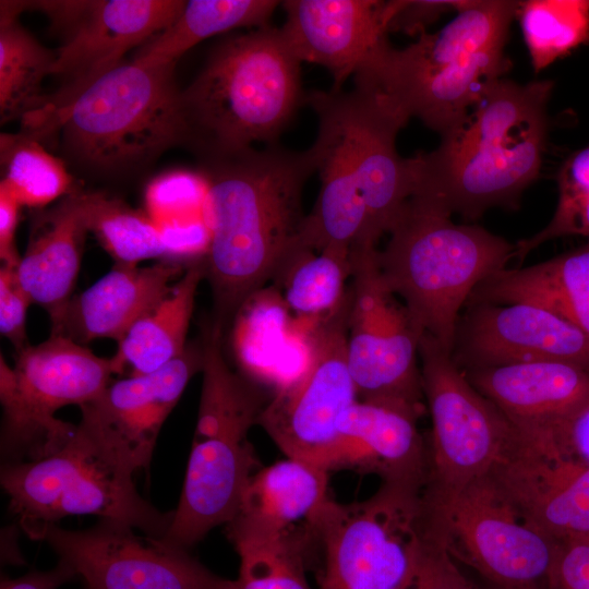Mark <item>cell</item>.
Masks as SVG:
<instances>
[{
	"instance_id": "37",
	"label": "cell",
	"mask_w": 589,
	"mask_h": 589,
	"mask_svg": "<svg viewBox=\"0 0 589 589\" xmlns=\"http://www.w3.org/2000/svg\"><path fill=\"white\" fill-rule=\"evenodd\" d=\"M558 200L549 224L514 244L513 259L522 261L542 243L565 236L589 240V146L573 153L557 173Z\"/></svg>"
},
{
	"instance_id": "41",
	"label": "cell",
	"mask_w": 589,
	"mask_h": 589,
	"mask_svg": "<svg viewBox=\"0 0 589 589\" xmlns=\"http://www.w3.org/2000/svg\"><path fill=\"white\" fill-rule=\"evenodd\" d=\"M16 267L1 265L0 268V332L16 349L26 346V311L32 304L19 284Z\"/></svg>"
},
{
	"instance_id": "11",
	"label": "cell",
	"mask_w": 589,
	"mask_h": 589,
	"mask_svg": "<svg viewBox=\"0 0 589 589\" xmlns=\"http://www.w3.org/2000/svg\"><path fill=\"white\" fill-rule=\"evenodd\" d=\"M419 358L432 421L422 505L431 507L488 476L516 430L471 384L450 352L424 333Z\"/></svg>"
},
{
	"instance_id": "9",
	"label": "cell",
	"mask_w": 589,
	"mask_h": 589,
	"mask_svg": "<svg viewBox=\"0 0 589 589\" xmlns=\"http://www.w3.org/2000/svg\"><path fill=\"white\" fill-rule=\"evenodd\" d=\"M111 374L110 358L61 335L26 346L17 352L14 368L1 354V452L7 462L36 460L67 444L76 425L56 419V411L94 400L110 384Z\"/></svg>"
},
{
	"instance_id": "30",
	"label": "cell",
	"mask_w": 589,
	"mask_h": 589,
	"mask_svg": "<svg viewBox=\"0 0 589 589\" xmlns=\"http://www.w3.org/2000/svg\"><path fill=\"white\" fill-rule=\"evenodd\" d=\"M0 120L21 121L40 110L49 94L43 81L50 75L56 51L43 46L19 21L16 1L0 2Z\"/></svg>"
},
{
	"instance_id": "10",
	"label": "cell",
	"mask_w": 589,
	"mask_h": 589,
	"mask_svg": "<svg viewBox=\"0 0 589 589\" xmlns=\"http://www.w3.org/2000/svg\"><path fill=\"white\" fill-rule=\"evenodd\" d=\"M422 515L423 534L492 586L548 589L558 541L534 526L490 474L423 507Z\"/></svg>"
},
{
	"instance_id": "31",
	"label": "cell",
	"mask_w": 589,
	"mask_h": 589,
	"mask_svg": "<svg viewBox=\"0 0 589 589\" xmlns=\"http://www.w3.org/2000/svg\"><path fill=\"white\" fill-rule=\"evenodd\" d=\"M281 1L275 0H190L175 21L137 50L134 59L158 64L178 60L202 40L242 27L260 28Z\"/></svg>"
},
{
	"instance_id": "7",
	"label": "cell",
	"mask_w": 589,
	"mask_h": 589,
	"mask_svg": "<svg viewBox=\"0 0 589 589\" xmlns=\"http://www.w3.org/2000/svg\"><path fill=\"white\" fill-rule=\"evenodd\" d=\"M422 489L383 482L362 502L329 498L309 526L320 589H400L423 540Z\"/></svg>"
},
{
	"instance_id": "27",
	"label": "cell",
	"mask_w": 589,
	"mask_h": 589,
	"mask_svg": "<svg viewBox=\"0 0 589 589\" xmlns=\"http://www.w3.org/2000/svg\"><path fill=\"white\" fill-rule=\"evenodd\" d=\"M82 190L35 212L28 243L15 268L32 303L56 325L73 297L87 232Z\"/></svg>"
},
{
	"instance_id": "16",
	"label": "cell",
	"mask_w": 589,
	"mask_h": 589,
	"mask_svg": "<svg viewBox=\"0 0 589 589\" xmlns=\"http://www.w3.org/2000/svg\"><path fill=\"white\" fill-rule=\"evenodd\" d=\"M202 366V344L191 345L153 373L110 383L80 407L77 432L104 459L133 476L149 465L165 420Z\"/></svg>"
},
{
	"instance_id": "4",
	"label": "cell",
	"mask_w": 589,
	"mask_h": 589,
	"mask_svg": "<svg viewBox=\"0 0 589 589\" xmlns=\"http://www.w3.org/2000/svg\"><path fill=\"white\" fill-rule=\"evenodd\" d=\"M300 69L280 27L218 43L180 91L183 145L206 161L273 144L304 103Z\"/></svg>"
},
{
	"instance_id": "47",
	"label": "cell",
	"mask_w": 589,
	"mask_h": 589,
	"mask_svg": "<svg viewBox=\"0 0 589 589\" xmlns=\"http://www.w3.org/2000/svg\"><path fill=\"white\" fill-rule=\"evenodd\" d=\"M485 589H503V588L495 587V586H492V585H491L490 587H488V588H485Z\"/></svg>"
},
{
	"instance_id": "3",
	"label": "cell",
	"mask_w": 589,
	"mask_h": 589,
	"mask_svg": "<svg viewBox=\"0 0 589 589\" xmlns=\"http://www.w3.org/2000/svg\"><path fill=\"white\" fill-rule=\"evenodd\" d=\"M519 1H472L434 34L405 48L386 44L354 75L408 120L420 119L442 139L469 120L484 84L510 68L505 45Z\"/></svg>"
},
{
	"instance_id": "5",
	"label": "cell",
	"mask_w": 589,
	"mask_h": 589,
	"mask_svg": "<svg viewBox=\"0 0 589 589\" xmlns=\"http://www.w3.org/2000/svg\"><path fill=\"white\" fill-rule=\"evenodd\" d=\"M175 68L134 58L122 62L32 137L43 143L58 135L65 160L86 175L120 178L143 171L184 144Z\"/></svg>"
},
{
	"instance_id": "22",
	"label": "cell",
	"mask_w": 589,
	"mask_h": 589,
	"mask_svg": "<svg viewBox=\"0 0 589 589\" xmlns=\"http://www.w3.org/2000/svg\"><path fill=\"white\" fill-rule=\"evenodd\" d=\"M345 99L353 169L368 214L365 245L376 247L416 191L412 158H402L396 149L397 134L408 119L364 87L354 85Z\"/></svg>"
},
{
	"instance_id": "17",
	"label": "cell",
	"mask_w": 589,
	"mask_h": 589,
	"mask_svg": "<svg viewBox=\"0 0 589 589\" xmlns=\"http://www.w3.org/2000/svg\"><path fill=\"white\" fill-rule=\"evenodd\" d=\"M489 474L554 540L589 537V462L557 440L516 430Z\"/></svg>"
},
{
	"instance_id": "29",
	"label": "cell",
	"mask_w": 589,
	"mask_h": 589,
	"mask_svg": "<svg viewBox=\"0 0 589 589\" xmlns=\"http://www.w3.org/2000/svg\"><path fill=\"white\" fill-rule=\"evenodd\" d=\"M205 278L204 261L188 265L171 290L140 317L118 342L110 358L113 373L130 368V376L153 373L187 349V334L193 313L196 290Z\"/></svg>"
},
{
	"instance_id": "6",
	"label": "cell",
	"mask_w": 589,
	"mask_h": 589,
	"mask_svg": "<svg viewBox=\"0 0 589 589\" xmlns=\"http://www.w3.org/2000/svg\"><path fill=\"white\" fill-rule=\"evenodd\" d=\"M428 197L412 196L376 263L386 286L422 333L452 352L461 309L488 277L506 268L514 244L477 225L456 224Z\"/></svg>"
},
{
	"instance_id": "32",
	"label": "cell",
	"mask_w": 589,
	"mask_h": 589,
	"mask_svg": "<svg viewBox=\"0 0 589 589\" xmlns=\"http://www.w3.org/2000/svg\"><path fill=\"white\" fill-rule=\"evenodd\" d=\"M351 277V248L314 251L299 242L284 260L279 280L283 302L300 322H314L334 313L346 300Z\"/></svg>"
},
{
	"instance_id": "46",
	"label": "cell",
	"mask_w": 589,
	"mask_h": 589,
	"mask_svg": "<svg viewBox=\"0 0 589 589\" xmlns=\"http://www.w3.org/2000/svg\"><path fill=\"white\" fill-rule=\"evenodd\" d=\"M558 440L567 450L589 462V405L563 428Z\"/></svg>"
},
{
	"instance_id": "8",
	"label": "cell",
	"mask_w": 589,
	"mask_h": 589,
	"mask_svg": "<svg viewBox=\"0 0 589 589\" xmlns=\"http://www.w3.org/2000/svg\"><path fill=\"white\" fill-rule=\"evenodd\" d=\"M1 485L24 532L43 540L63 517L95 515L164 538L172 520L136 491L132 474L104 459L77 432L57 452L36 460L5 462Z\"/></svg>"
},
{
	"instance_id": "15",
	"label": "cell",
	"mask_w": 589,
	"mask_h": 589,
	"mask_svg": "<svg viewBox=\"0 0 589 589\" xmlns=\"http://www.w3.org/2000/svg\"><path fill=\"white\" fill-rule=\"evenodd\" d=\"M133 527L100 520L86 530L50 526L44 539L86 589H240L213 574L187 549Z\"/></svg>"
},
{
	"instance_id": "38",
	"label": "cell",
	"mask_w": 589,
	"mask_h": 589,
	"mask_svg": "<svg viewBox=\"0 0 589 589\" xmlns=\"http://www.w3.org/2000/svg\"><path fill=\"white\" fill-rule=\"evenodd\" d=\"M206 194L207 181L201 169L170 170L147 184L145 212L157 225L203 216Z\"/></svg>"
},
{
	"instance_id": "33",
	"label": "cell",
	"mask_w": 589,
	"mask_h": 589,
	"mask_svg": "<svg viewBox=\"0 0 589 589\" xmlns=\"http://www.w3.org/2000/svg\"><path fill=\"white\" fill-rule=\"evenodd\" d=\"M1 181L20 204L35 211L73 194L80 189L62 158L50 154L24 132L0 136Z\"/></svg>"
},
{
	"instance_id": "40",
	"label": "cell",
	"mask_w": 589,
	"mask_h": 589,
	"mask_svg": "<svg viewBox=\"0 0 589 589\" xmlns=\"http://www.w3.org/2000/svg\"><path fill=\"white\" fill-rule=\"evenodd\" d=\"M164 248L163 261L189 264L205 257L211 242L209 229L203 216L172 220L158 225Z\"/></svg>"
},
{
	"instance_id": "25",
	"label": "cell",
	"mask_w": 589,
	"mask_h": 589,
	"mask_svg": "<svg viewBox=\"0 0 589 589\" xmlns=\"http://www.w3.org/2000/svg\"><path fill=\"white\" fill-rule=\"evenodd\" d=\"M329 470L321 464L287 457L255 472L228 524L236 545L304 532L327 494Z\"/></svg>"
},
{
	"instance_id": "13",
	"label": "cell",
	"mask_w": 589,
	"mask_h": 589,
	"mask_svg": "<svg viewBox=\"0 0 589 589\" xmlns=\"http://www.w3.org/2000/svg\"><path fill=\"white\" fill-rule=\"evenodd\" d=\"M350 292L330 315L300 324L306 342L301 372L275 390L257 423L287 457L326 464L338 441V422L358 398L346 346ZM327 468V467H326Z\"/></svg>"
},
{
	"instance_id": "19",
	"label": "cell",
	"mask_w": 589,
	"mask_h": 589,
	"mask_svg": "<svg viewBox=\"0 0 589 589\" xmlns=\"http://www.w3.org/2000/svg\"><path fill=\"white\" fill-rule=\"evenodd\" d=\"M304 103L318 121L310 149L321 185L311 213L305 215L299 243L314 251L365 245L368 214L352 164L345 92H310Z\"/></svg>"
},
{
	"instance_id": "2",
	"label": "cell",
	"mask_w": 589,
	"mask_h": 589,
	"mask_svg": "<svg viewBox=\"0 0 589 589\" xmlns=\"http://www.w3.org/2000/svg\"><path fill=\"white\" fill-rule=\"evenodd\" d=\"M552 88L549 80L484 84L468 122L433 152L412 157L413 195L468 220L492 207L515 206L540 173Z\"/></svg>"
},
{
	"instance_id": "18",
	"label": "cell",
	"mask_w": 589,
	"mask_h": 589,
	"mask_svg": "<svg viewBox=\"0 0 589 589\" xmlns=\"http://www.w3.org/2000/svg\"><path fill=\"white\" fill-rule=\"evenodd\" d=\"M450 356L465 371L558 361L589 373V336L536 304L469 303L459 317Z\"/></svg>"
},
{
	"instance_id": "36",
	"label": "cell",
	"mask_w": 589,
	"mask_h": 589,
	"mask_svg": "<svg viewBox=\"0 0 589 589\" xmlns=\"http://www.w3.org/2000/svg\"><path fill=\"white\" fill-rule=\"evenodd\" d=\"M235 548L240 557V589H311L305 575L309 530Z\"/></svg>"
},
{
	"instance_id": "21",
	"label": "cell",
	"mask_w": 589,
	"mask_h": 589,
	"mask_svg": "<svg viewBox=\"0 0 589 589\" xmlns=\"http://www.w3.org/2000/svg\"><path fill=\"white\" fill-rule=\"evenodd\" d=\"M248 432L196 425L180 501L164 537L167 542L188 550L211 529L233 519L259 465Z\"/></svg>"
},
{
	"instance_id": "28",
	"label": "cell",
	"mask_w": 589,
	"mask_h": 589,
	"mask_svg": "<svg viewBox=\"0 0 589 589\" xmlns=\"http://www.w3.org/2000/svg\"><path fill=\"white\" fill-rule=\"evenodd\" d=\"M514 302L548 309L589 336V240L544 262L493 274L467 304Z\"/></svg>"
},
{
	"instance_id": "12",
	"label": "cell",
	"mask_w": 589,
	"mask_h": 589,
	"mask_svg": "<svg viewBox=\"0 0 589 589\" xmlns=\"http://www.w3.org/2000/svg\"><path fill=\"white\" fill-rule=\"evenodd\" d=\"M182 0L22 1L24 10L46 13L64 33L50 75L59 87L45 108L23 119L22 132L33 136L81 93L122 63L123 56L167 28L179 15Z\"/></svg>"
},
{
	"instance_id": "45",
	"label": "cell",
	"mask_w": 589,
	"mask_h": 589,
	"mask_svg": "<svg viewBox=\"0 0 589 589\" xmlns=\"http://www.w3.org/2000/svg\"><path fill=\"white\" fill-rule=\"evenodd\" d=\"M74 570L62 561L49 570H33L17 578L2 577L0 589H58L75 577Z\"/></svg>"
},
{
	"instance_id": "24",
	"label": "cell",
	"mask_w": 589,
	"mask_h": 589,
	"mask_svg": "<svg viewBox=\"0 0 589 589\" xmlns=\"http://www.w3.org/2000/svg\"><path fill=\"white\" fill-rule=\"evenodd\" d=\"M422 409L400 401L358 399L339 419L327 469L375 473L383 482L423 486L426 448L418 430Z\"/></svg>"
},
{
	"instance_id": "42",
	"label": "cell",
	"mask_w": 589,
	"mask_h": 589,
	"mask_svg": "<svg viewBox=\"0 0 589 589\" xmlns=\"http://www.w3.org/2000/svg\"><path fill=\"white\" fill-rule=\"evenodd\" d=\"M548 589H589V537L558 541Z\"/></svg>"
},
{
	"instance_id": "35",
	"label": "cell",
	"mask_w": 589,
	"mask_h": 589,
	"mask_svg": "<svg viewBox=\"0 0 589 589\" xmlns=\"http://www.w3.org/2000/svg\"><path fill=\"white\" fill-rule=\"evenodd\" d=\"M517 16L534 72L589 40V0L519 1Z\"/></svg>"
},
{
	"instance_id": "34",
	"label": "cell",
	"mask_w": 589,
	"mask_h": 589,
	"mask_svg": "<svg viewBox=\"0 0 589 589\" xmlns=\"http://www.w3.org/2000/svg\"><path fill=\"white\" fill-rule=\"evenodd\" d=\"M88 230L116 264L164 259L158 225L144 211L104 192H81Z\"/></svg>"
},
{
	"instance_id": "23",
	"label": "cell",
	"mask_w": 589,
	"mask_h": 589,
	"mask_svg": "<svg viewBox=\"0 0 589 589\" xmlns=\"http://www.w3.org/2000/svg\"><path fill=\"white\" fill-rule=\"evenodd\" d=\"M465 372L471 384L525 434L557 440L563 428L589 405V373L569 363L534 361Z\"/></svg>"
},
{
	"instance_id": "1",
	"label": "cell",
	"mask_w": 589,
	"mask_h": 589,
	"mask_svg": "<svg viewBox=\"0 0 589 589\" xmlns=\"http://www.w3.org/2000/svg\"><path fill=\"white\" fill-rule=\"evenodd\" d=\"M207 181L203 218L211 242L203 259L223 330L240 308L274 279L299 241L302 193L315 172L311 149L275 144L201 161Z\"/></svg>"
},
{
	"instance_id": "44",
	"label": "cell",
	"mask_w": 589,
	"mask_h": 589,
	"mask_svg": "<svg viewBox=\"0 0 589 589\" xmlns=\"http://www.w3.org/2000/svg\"><path fill=\"white\" fill-rule=\"evenodd\" d=\"M21 204L0 187V259L5 266L17 267L21 256L15 244Z\"/></svg>"
},
{
	"instance_id": "20",
	"label": "cell",
	"mask_w": 589,
	"mask_h": 589,
	"mask_svg": "<svg viewBox=\"0 0 589 589\" xmlns=\"http://www.w3.org/2000/svg\"><path fill=\"white\" fill-rule=\"evenodd\" d=\"M402 0H286L284 38L302 62L327 69L334 89L388 44L389 23Z\"/></svg>"
},
{
	"instance_id": "43",
	"label": "cell",
	"mask_w": 589,
	"mask_h": 589,
	"mask_svg": "<svg viewBox=\"0 0 589 589\" xmlns=\"http://www.w3.org/2000/svg\"><path fill=\"white\" fill-rule=\"evenodd\" d=\"M469 3V0L432 1L402 0L399 10L392 19L388 32L420 36L425 28L435 22L443 13L458 12Z\"/></svg>"
},
{
	"instance_id": "26",
	"label": "cell",
	"mask_w": 589,
	"mask_h": 589,
	"mask_svg": "<svg viewBox=\"0 0 589 589\" xmlns=\"http://www.w3.org/2000/svg\"><path fill=\"white\" fill-rule=\"evenodd\" d=\"M182 264L161 261L153 266L116 264L89 288L73 296L51 335L81 345L100 338L119 342L131 326L172 288Z\"/></svg>"
},
{
	"instance_id": "39",
	"label": "cell",
	"mask_w": 589,
	"mask_h": 589,
	"mask_svg": "<svg viewBox=\"0 0 589 589\" xmlns=\"http://www.w3.org/2000/svg\"><path fill=\"white\" fill-rule=\"evenodd\" d=\"M400 589H478L445 546L423 534L412 568Z\"/></svg>"
},
{
	"instance_id": "14",
	"label": "cell",
	"mask_w": 589,
	"mask_h": 589,
	"mask_svg": "<svg viewBox=\"0 0 589 589\" xmlns=\"http://www.w3.org/2000/svg\"><path fill=\"white\" fill-rule=\"evenodd\" d=\"M377 249L351 248L346 356L358 398L422 406L419 344L422 330L384 285Z\"/></svg>"
}]
</instances>
